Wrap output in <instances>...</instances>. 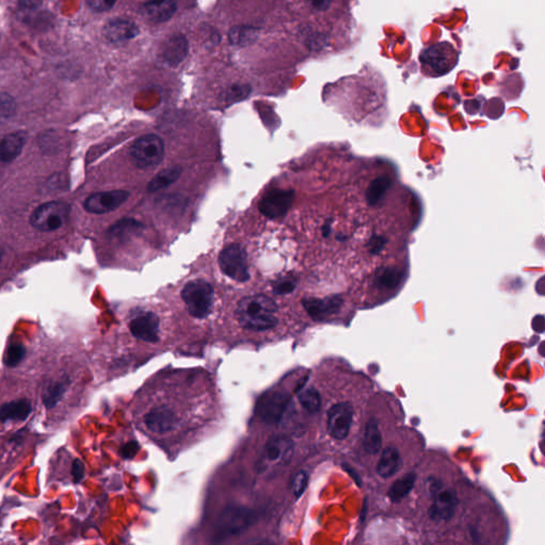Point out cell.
<instances>
[{"label": "cell", "mask_w": 545, "mask_h": 545, "mask_svg": "<svg viewBox=\"0 0 545 545\" xmlns=\"http://www.w3.org/2000/svg\"><path fill=\"white\" fill-rule=\"evenodd\" d=\"M278 311L274 299L265 294L251 295L237 303L235 315L241 326L253 331L274 328L278 323Z\"/></svg>", "instance_id": "cell-1"}, {"label": "cell", "mask_w": 545, "mask_h": 545, "mask_svg": "<svg viewBox=\"0 0 545 545\" xmlns=\"http://www.w3.org/2000/svg\"><path fill=\"white\" fill-rule=\"evenodd\" d=\"M428 490L431 494L428 516L436 523H447L454 520L460 511L462 501L459 491L453 486H444L436 477L428 479Z\"/></svg>", "instance_id": "cell-2"}, {"label": "cell", "mask_w": 545, "mask_h": 545, "mask_svg": "<svg viewBox=\"0 0 545 545\" xmlns=\"http://www.w3.org/2000/svg\"><path fill=\"white\" fill-rule=\"evenodd\" d=\"M258 521V514L249 507L231 505L221 511L213 527V541L223 542L240 536Z\"/></svg>", "instance_id": "cell-3"}, {"label": "cell", "mask_w": 545, "mask_h": 545, "mask_svg": "<svg viewBox=\"0 0 545 545\" xmlns=\"http://www.w3.org/2000/svg\"><path fill=\"white\" fill-rule=\"evenodd\" d=\"M181 297L192 317L205 319L212 311L215 291L207 281L201 279L190 281L181 291Z\"/></svg>", "instance_id": "cell-4"}, {"label": "cell", "mask_w": 545, "mask_h": 545, "mask_svg": "<svg viewBox=\"0 0 545 545\" xmlns=\"http://www.w3.org/2000/svg\"><path fill=\"white\" fill-rule=\"evenodd\" d=\"M165 142L159 135H145L131 145L129 156L131 162L137 169H151L162 162L165 158Z\"/></svg>", "instance_id": "cell-5"}, {"label": "cell", "mask_w": 545, "mask_h": 545, "mask_svg": "<svg viewBox=\"0 0 545 545\" xmlns=\"http://www.w3.org/2000/svg\"><path fill=\"white\" fill-rule=\"evenodd\" d=\"M71 207L64 201H48L32 212L30 224L33 228L44 233L58 230L69 221Z\"/></svg>", "instance_id": "cell-6"}, {"label": "cell", "mask_w": 545, "mask_h": 545, "mask_svg": "<svg viewBox=\"0 0 545 545\" xmlns=\"http://www.w3.org/2000/svg\"><path fill=\"white\" fill-rule=\"evenodd\" d=\"M458 53L452 44L443 42L430 46L421 55V63L428 69L433 76H442L450 73L458 63Z\"/></svg>", "instance_id": "cell-7"}, {"label": "cell", "mask_w": 545, "mask_h": 545, "mask_svg": "<svg viewBox=\"0 0 545 545\" xmlns=\"http://www.w3.org/2000/svg\"><path fill=\"white\" fill-rule=\"evenodd\" d=\"M219 265L224 274L237 283H245L251 276L246 251L241 245L225 247L219 253Z\"/></svg>", "instance_id": "cell-8"}, {"label": "cell", "mask_w": 545, "mask_h": 545, "mask_svg": "<svg viewBox=\"0 0 545 545\" xmlns=\"http://www.w3.org/2000/svg\"><path fill=\"white\" fill-rule=\"evenodd\" d=\"M291 402V395L287 391H269L259 399L257 413L267 425H276L280 422Z\"/></svg>", "instance_id": "cell-9"}, {"label": "cell", "mask_w": 545, "mask_h": 545, "mask_svg": "<svg viewBox=\"0 0 545 545\" xmlns=\"http://www.w3.org/2000/svg\"><path fill=\"white\" fill-rule=\"evenodd\" d=\"M293 199H294L293 190H269L259 201V211L267 219H280L290 210L293 205Z\"/></svg>", "instance_id": "cell-10"}, {"label": "cell", "mask_w": 545, "mask_h": 545, "mask_svg": "<svg viewBox=\"0 0 545 545\" xmlns=\"http://www.w3.org/2000/svg\"><path fill=\"white\" fill-rule=\"evenodd\" d=\"M131 194L125 190H112L92 194L85 199L83 207L92 215H106L115 211L127 201Z\"/></svg>", "instance_id": "cell-11"}, {"label": "cell", "mask_w": 545, "mask_h": 545, "mask_svg": "<svg viewBox=\"0 0 545 545\" xmlns=\"http://www.w3.org/2000/svg\"><path fill=\"white\" fill-rule=\"evenodd\" d=\"M354 409L349 403L333 405L327 413V430L335 440H344L353 424Z\"/></svg>", "instance_id": "cell-12"}, {"label": "cell", "mask_w": 545, "mask_h": 545, "mask_svg": "<svg viewBox=\"0 0 545 545\" xmlns=\"http://www.w3.org/2000/svg\"><path fill=\"white\" fill-rule=\"evenodd\" d=\"M131 335L137 340L146 343L159 341L160 319L157 315L151 311L137 313L129 322Z\"/></svg>", "instance_id": "cell-13"}, {"label": "cell", "mask_w": 545, "mask_h": 545, "mask_svg": "<svg viewBox=\"0 0 545 545\" xmlns=\"http://www.w3.org/2000/svg\"><path fill=\"white\" fill-rule=\"evenodd\" d=\"M294 454V443L285 435H275L267 441L265 448V459L269 463L287 464Z\"/></svg>", "instance_id": "cell-14"}, {"label": "cell", "mask_w": 545, "mask_h": 545, "mask_svg": "<svg viewBox=\"0 0 545 545\" xmlns=\"http://www.w3.org/2000/svg\"><path fill=\"white\" fill-rule=\"evenodd\" d=\"M301 303L311 319L315 321H322L340 310L343 305V299L337 295L325 297V299L307 297L303 299Z\"/></svg>", "instance_id": "cell-15"}, {"label": "cell", "mask_w": 545, "mask_h": 545, "mask_svg": "<svg viewBox=\"0 0 545 545\" xmlns=\"http://www.w3.org/2000/svg\"><path fill=\"white\" fill-rule=\"evenodd\" d=\"M189 53V42L185 35H175L165 40L160 49V58L167 65L177 67Z\"/></svg>", "instance_id": "cell-16"}, {"label": "cell", "mask_w": 545, "mask_h": 545, "mask_svg": "<svg viewBox=\"0 0 545 545\" xmlns=\"http://www.w3.org/2000/svg\"><path fill=\"white\" fill-rule=\"evenodd\" d=\"M140 28L135 22L126 19H115L108 22L103 29V37L111 43H123L135 39Z\"/></svg>", "instance_id": "cell-17"}, {"label": "cell", "mask_w": 545, "mask_h": 545, "mask_svg": "<svg viewBox=\"0 0 545 545\" xmlns=\"http://www.w3.org/2000/svg\"><path fill=\"white\" fill-rule=\"evenodd\" d=\"M177 11L174 0H149L140 7L139 13L144 19L153 24L165 23Z\"/></svg>", "instance_id": "cell-18"}, {"label": "cell", "mask_w": 545, "mask_h": 545, "mask_svg": "<svg viewBox=\"0 0 545 545\" xmlns=\"http://www.w3.org/2000/svg\"><path fill=\"white\" fill-rule=\"evenodd\" d=\"M27 142V133L24 131H16L3 137L0 146V158L3 163L12 162L19 157L23 151Z\"/></svg>", "instance_id": "cell-19"}, {"label": "cell", "mask_w": 545, "mask_h": 545, "mask_svg": "<svg viewBox=\"0 0 545 545\" xmlns=\"http://www.w3.org/2000/svg\"><path fill=\"white\" fill-rule=\"evenodd\" d=\"M404 280V271L399 267H389L379 269L373 277V285L379 290H395Z\"/></svg>", "instance_id": "cell-20"}, {"label": "cell", "mask_w": 545, "mask_h": 545, "mask_svg": "<svg viewBox=\"0 0 545 545\" xmlns=\"http://www.w3.org/2000/svg\"><path fill=\"white\" fill-rule=\"evenodd\" d=\"M69 386V379L67 376H62L53 379L46 385L43 392V403L46 408L53 409L62 401L67 393Z\"/></svg>", "instance_id": "cell-21"}, {"label": "cell", "mask_w": 545, "mask_h": 545, "mask_svg": "<svg viewBox=\"0 0 545 545\" xmlns=\"http://www.w3.org/2000/svg\"><path fill=\"white\" fill-rule=\"evenodd\" d=\"M32 412V404L28 399L7 403L1 407L3 423L23 422Z\"/></svg>", "instance_id": "cell-22"}, {"label": "cell", "mask_w": 545, "mask_h": 545, "mask_svg": "<svg viewBox=\"0 0 545 545\" xmlns=\"http://www.w3.org/2000/svg\"><path fill=\"white\" fill-rule=\"evenodd\" d=\"M401 455L394 446H388L381 453L380 459L377 464V473L383 478H390L396 474L401 467Z\"/></svg>", "instance_id": "cell-23"}, {"label": "cell", "mask_w": 545, "mask_h": 545, "mask_svg": "<svg viewBox=\"0 0 545 545\" xmlns=\"http://www.w3.org/2000/svg\"><path fill=\"white\" fill-rule=\"evenodd\" d=\"M391 185H392V181L389 176H379L374 181H371L365 194L367 203L372 207L379 205L386 197Z\"/></svg>", "instance_id": "cell-24"}, {"label": "cell", "mask_w": 545, "mask_h": 545, "mask_svg": "<svg viewBox=\"0 0 545 545\" xmlns=\"http://www.w3.org/2000/svg\"><path fill=\"white\" fill-rule=\"evenodd\" d=\"M383 438L379 430L378 422L375 419H370L365 427L363 437V446L369 454L376 455L381 451Z\"/></svg>", "instance_id": "cell-25"}, {"label": "cell", "mask_w": 545, "mask_h": 545, "mask_svg": "<svg viewBox=\"0 0 545 545\" xmlns=\"http://www.w3.org/2000/svg\"><path fill=\"white\" fill-rule=\"evenodd\" d=\"M260 30L253 26H235L228 33L229 42L233 45L246 46L257 41Z\"/></svg>", "instance_id": "cell-26"}, {"label": "cell", "mask_w": 545, "mask_h": 545, "mask_svg": "<svg viewBox=\"0 0 545 545\" xmlns=\"http://www.w3.org/2000/svg\"><path fill=\"white\" fill-rule=\"evenodd\" d=\"M415 480H417V475L413 472L408 473V474L397 479L389 490V498L393 503H399L404 500L414 487Z\"/></svg>", "instance_id": "cell-27"}, {"label": "cell", "mask_w": 545, "mask_h": 545, "mask_svg": "<svg viewBox=\"0 0 545 545\" xmlns=\"http://www.w3.org/2000/svg\"><path fill=\"white\" fill-rule=\"evenodd\" d=\"M181 173H183V169L181 167H167L162 171H160L156 177L149 181L147 190L149 193H153V192L165 189V187L173 185L181 177Z\"/></svg>", "instance_id": "cell-28"}, {"label": "cell", "mask_w": 545, "mask_h": 545, "mask_svg": "<svg viewBox=\"0 0 545 545\" xmlns=\"http://www.w3.org/2000/svg\"><path fill=\"white\" fill-rule=\"evenodd\" d=\"M143 229V225L133 219H123L110 227L108 235L117 240H126Z\"/></svg>", "instance_id": "cell-29"}, {"label": "cell", "mask_w": 545, "mask_h": 545, "mask_svg": "<svg viewBox=\"0 0 545 545\" xmlns=\"http://www.w3.org/2000/svg\"><path fill=\"white\" fill-rule=\"evenodd\" d=\"M299 401L301 406L311 414L319 412L322 407V399L319 391L313 387L303 389L299 392Z\"/></svg>", "instance_id": "cell-30"}, {"label": "cell", "mask_w": 545, "mask_h": 545, "mask_svg": "<svg viewBox=\"0 0 545 545\" xmlns=\"http://www.w3.org/2000/svg\"><path fill=\"white\" fill-rule=\"evenodd\" d=\"M297 285V279L293 276L281 277L273 283V292L275 294H290Z\"/></svg>", "instance_id": "cell-31"}, {"label": "cell", "mask_w": 545, "mask_h": 545, "mask_svg": "<svg viewBox=\"0 0 545 545\" xmlns=\"http://www.w3.org/2000/svg\"><path fill=\"white\" fill-rule=\"evenodd\" d=\"M25 355L26 349L24 345L19 344V343L11 344L10 345L9 349H8L6 362H7V365H9V367H15V365L19 364V363L23 360Z\"/></svg>", "instance_id": "cell-32"}, {"label": "cell", "mask_w": 545, "mask_h": 545, "mask_svg": "<svg viewBox=\"0 0 545 545\" xmlns=\"http://www.w3.org/2000/svg\"><path fill=\"white\" fill-rule=\"evenodd\" d=\"M308 482L309 475L305 471H299L295 474L292 483L293 494L295 498H299L305 493L307 487H308Z\"/></svg>", "instance_id": "cell-33"}, {"label": "cell", "mask_w": 545, "mask_h": 545, "mask_svg": "<svg viewBox=\"0 0 545 545\" xmlns=\"http://www.w3.org/2000/svg\"><path fill=\"white\" fill-rule=\"evenodd\" d=\"M251 89L249 85H235L229 87L225 93V99L227 101H237L245 99L249 95Z\"/></svg>", "instance_id": "cell-34"}, {"label": "cell", "mask_w": 545, "mask_h": 545, "mask_svg": "<svg viewBox=\"0 0 545 545\" xmlns=\"http://www.w3.org/2000/svg\"><path fill=\"white\" fill-rule=\"evenodd\" d=\"M0 106H1V117L3 119H9L16 111V103L13 97L8 93H1L0 99Z\"/></svg>", "instance_id": "cell-35"}, {"label": "cell", "mask_w": 545, "mask_h": 545, "mask_svg": "<svg viewBox=\"0 0 545 545\" xmlns=\"http://www.w3.org/2000/svg\"><path fill=\"white\" fill-rule=\"evenodd\" d=\"M388 244V239L385 235H374L367 243V251L371 255H378Z\"/></svg>", "instance_id": "cell-36"}, {"label": "cell", "mask_w": 545, "mask_h": 545, "mask_svg": "<svg viewBox=\"0 0 545 545\" xmlns=\"http://www.w3.org/2000/svg\"><path fill=\"white\" fill-rule=\"evenodd\" d=\"M117 0H85V3L89 6L90 9L94 12H108L113 9Z\"/></svg>", "instance_id": "cell-37"}, {"label": "cell", "mask_w": 545, "mask_h": 545, "mask_svg": "<svg viewBox=\"0 0 545 545\" xmlns=\"http://www.w3.org/2000/svg\"><path fill=\"white\" fill-rule=\"evenodd\" d=\"M41 0H19V9L23 13V16L28 17L32 12L41 7Z\"/></svg>", "instance_id": "cell-38"}, {"label": "cell", "mask_w": 545, "mask_h": 545, "mask_svg": "<svg viewBox=\"0 0 545 545\" xmlns=\"http://www.w3.org/2000/svg\"><path fill=\"white\" fill-rule=\"evenodd\" d=\"M311 9L317 12L326 11L330 8L331 0H305Z\"/></svg>", "instance_id": "cell-39"}, {"label": "cell", "mask_w": 545, "mask_h": 545, "mask_svg": "<svg viewBox=\"0 0 545 545\" xmlns=\"http://www.w3.org/2000/svg\"><path fill=\"white\" fill-rule=\"evenodd\" d=\"M85 474V466L80 460H76L73 466V476L76 482H79L80 479L83 478Z\"/></svg>", "instance_id": "cell-40"}, {"label": "cell", "mask_w": 545, "mask_h": 545, "mask_svg": "<svg viewBox=\"0 0 545 545\" xmlns=\"http://www.w3.org/2000/svg\"><path fill=\"white\" fill-rule=\"evenodd\" d=\"M333 233V226H331L330 221H326V223L321 227V233H322L323 237H328L329 235H331Z\"/></svg>", "instance_id": "cell-41"}]
</instances>
